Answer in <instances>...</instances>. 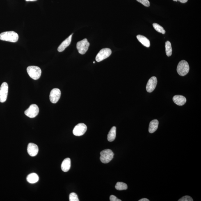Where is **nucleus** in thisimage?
<instances>
[{
  "mask_svg": "<svg viewBox=\"0 0 201 201\" xmlns=\"http://www.w3.org/2000/svg\"><path fill=\"white\" fill-rule=\"evenodd\" d=\"M17 33L13 31H6L0 34V40L5 41L15 42L18 40Z\"/></svg>",
  "mask_w": 201,
  "mask_h": 201,
  "instance_id": "nucleus-1",
  "label": "nucleus"
},
{
  "mask_svg": "<svg viewBox=\"0 0 201 201\" xmlns=\"http://www.w3.org/2000/svg\"><path fill=\"white\" fill-rule=\"evenodd\" d=\"M26 70L28 75L33 79H38L41 76V69L38 66H28Z\"/></svg>",
  "mask_w": 201,
  "mask_h": 201,
  "instance_id": "nucleus-2",
  "label": "nucleus"
},
{
  "mask_svg": "<svg viewBox=\"0 0 201 201\" xmlns=\"http://www.w3.org/2000/svg\"><path fill=\"white\" fill-rule=\"evenodd\" d=\"M190 67L188 62L186 60H181L177 67V72L179 75L184 76L189 72Z\"/></svg>",
  "mask_w": 201,
  "mask_h": 201,
  "instance_id": "nucleus-3",
  "label": "nucleus"
},
{
  "mask_svg": "<svg viewBox=\"0 0 201 201\" xmlns=\"http://www.w3.org/2000/svg\"><path fill=\"white\" fill-rule=\"evenodd\" d=\"M100 155V159L101 162L104 163H107L113 159L114 154L110 149H107L101 151Z\"/></svg>",
  "mask_w": 201,
  "mask_h": 201,
  "instance_id": "nucleus-4",
  "label": "nucleus"
},
{
  "mask_svg": "<svg viewBox=\"0 0 201 201\" xmlns=\"http://www.w3.org/2000/svg\"><path fill=\"white\" fill-rule=\"evenodd\" d=\"M90 43L86 38L78 42L76 44V48L80 54H84L88 50Z\"/></svg>",
  "mask_w": 201,
  "mask_h": 201,
  "instance_id": "nucleus-5",
  "label": "nucleus"
},
{
  "mask_svg": "<svg viewBox=\"0 0 201 201\" xmlns=\"http://www.w3.org/2000/svg\"><path fill=\"white\" fill-rule=\"evenodd\" d=\"M111 53V50L108 48H104L101 49L96 56V60L97 62L102 61L109 57Z\"/></svg>",
  "mask_w": 201,
  "mask_h": 201,
  "instance_id": "nucleus-6",
  "label": "nucleus"
},
{
  "mask_svg": "<svg viewBox=\"0 0 201 201\" xmlns=\"http://www.w3.org/2000/svg\"><path fill=\"white\" fill-rule=\"evenodd\" d=\"M39 109L38 106L36 104L31 105L29 108L25 111V114L30 118H34L38 115Z\"/></svg>",
  "mask_w": 201,
  "mask_h": 201,
  "instance_id": "nucleus-7",
  "label": "nucleus"
},
{
  "mask_svg": "<svg viewBox=\"0 0 201 201\" xmlns=\"http://www.w3.org/2000/svg\"><path fill=\"white\" fill-rule=\"evenodd\" d=\"M8 83L3 82L0 87V102L4 103L8 96Z\"/></svg>",
  "mask_w": 201,
  "mask_h": 201,
  "instance_id": "nucleus-8",
  "label": "nucleus"
},
{
  "mask_svg": "<svg viewBox=\"0 0 201 201\" xmlns=\"http://www.w3.org/2000/svg\"><path fill=\"white\" fill-rule=\"evenodd\" d=\"M86 131V126L84 123H81L75 126L73 131V133L76 136H80L84 135Z\"/></svg>",
  "mask_w": 201,
  "mask_h": 201,
  "instance_id": "nucleus-9",
  "label": "nucleus"
},
{
  "mask_svg": "<svg viewBox=\"0 0 201 201\" xmlns=\"http://www.w3.org/2000/svg\"><path fill=\"white\" fill-rule=\"evenodd\" d=\"M61 91L59 89L54 88L51 90L50 95V99L51 103L56 104L60 98Z\"/></svg>",
  "mask_w": 201,
  "mask_h": 201,
  "instance_id": "nucleus-10",
  "label": "nucleus"
},
{
  "mask_svg": "<svg viewBox=\"0 0 201 201\" xmlns=\"http://www.w3.org/2000/svg\"><path fill=\"white\" fill-rule=\"evenodd\" d=\"M157 84V79L155 76H153L148 80L146 86L147 92H152L153 91Z\"/></svg>",
  "mask_w": 201,
  "mask_h": 201,
  "instance_id": "nucleus-11",
  "label": "nucleus"
},
{
  "mask_svg": "<svg viewBox=\"0 0 201 201\" xmlns=\"http://www.w3.org/2000/svg\"><path fill=\"white\" fill-rule=\"evenodd\" d=\"M27 152L30 156H35L38 153V147L34 143H30L27 147Z\"/></svg>",
  "mask_w": 201,
  "mask_h": 201,
  "instance_id": "nucleus-12",
  "label": "nucleus"
},
{
  "mask_svg": "<svg viewBox=\"0 0 201 201\" xmlns=\"http://www.w3.org/2000/svg\"><path fill=\"white\" fill-rule=\"evenodd\" d=\"M72 35L73 34L62 42L58 48V51H59V52H62V51L65 50L66 48L70 45L71 41H72Z\"/></svg>",
  "mask_w": 201,
  "mask_h": 201,
  "instance_id": "nucleus-13",
  "label": "nucleus"
},
{
  "mask_svg": "<svg viewBox=\"0 0 201 201\" xmlns=\"http://www.w3.org/2000/svg\"><path fill=\"white\" fill-rule=\"evenodd\" d=\"M173 101L177 105L182 106L184 105L186 102V99L184 96L181 95H176L173 97Z\"/></svg>",
  "mask_w": 201,
  "mask_h": 201,
  "instance_id": "nucleus-14",
  "label": "nucleus"
},
{
  "mask_svg": "<svg viewBox=\"0 0 201 201\" xmlns=\"http://www.w3.org/2000/svg\"><path fill=\"white\" fill-rule=\"evenodd\" d=\"M71 167V160L69 158H66L62 162L61 169L64 172L68 171Z\"/></svg>",
  "mask_w": 201,
  "mask_h": 201,
  "instance_id": "nucleus-15",
  "label": "nucleus"
},
{
  "mask_svg": "<svg viewBox=\"0 0 201 201\" xmlns=\"http://www.w3.org/2000/svg\"><path fill=\"white\" fill-rule=\"evenodd\" d=\"M158 125H159V122L157 120L155 119L151 121L149 125V132L152 133L155 132L158 129Z\"/></svg>",
  "mask_w": 201,
  "mask_h": 201,
  "instance_id": "nucleus-16",
  "label": "nucleus"
},
{
  "mask_svg": "<svg viewBox=\"0 0 201 201\" xmlns=\"http://www.w3.org/2000/svg\"><path fill=\"white\" fill-rule=\"evenodd\" d=\"M137 38L140 43L145 47H149L150 46V42L149 39L147 37L141 35H138L137 36Z\"/></svg>",
  "mask_w": 201,
  "mask_h": 201,
  "instance_id": "nucleus-17",
  "label": "nucleus"
},
{
  "mask_svg": "<svg viewBox=\"0 0 201 201\" xmlns=\"http://www.w3.org/2000/svg\"><path fill=\"white\" fill-rule=\"evenodd\" d=\"M26 180L31 184H34L38 182L39 180V177L36 173H32L27 176L26 177Z\"/></svg>",
  "mask_w": 201,
  "mask_h": 201,
  "instance_id": "nucleus-18",
  "label": "nucleus"
},
{
  "mask_svg": "<svg viewBox=\"0 0 201 201\" xmlns=\"http://www.w3.org/2000/svg\"><path fill=\"white\" fill-rule=\"evenodd\" d=\"M116 128L115 126L112 127L108 135L107 139L108 141L111 142L114 140L116 138Z\"/></svg>",
  "mask_w": 201,
  "mask_h": 201,
  "instance_id": "nucleus-19",
  "label": "nucleus"
},
{
  "mask_svg": "<svg viewBox=\"0 0 201 201\" xmlns=\"http://www.w3.org/2000/svg\"><path fill=\"white\" fill-rule=\"evenodd\" d=\"M165 47L167 56L168 57L171 56L172 54V48L171 44L170 42L167 41L165 42Z\"/></svg>",
  "mask_w": 201,
  "mask_h": 201,
  "instance_id": "nucleus-20",
  "label": "nucleus"
},
{
  "mask_svg": "<svg viewBox=\"0 0 201 201\" xmlns=\"http://www.w3.org/2000/svg\"><path fill=\"white\" fill-rule=\"evenodd\" d=\"M115 188L116 189L119 191L126 190L127 189V185L124 183L118 182L115 185Z\"/></svg>",
  "mask_w": 201,
  "mask_h": 201,
  "instance_id": "nucleus-21",
  "label": "nucleus"
},
{
  "mask_svg": "<svg viewBox=\"0 0 201 201\" xmlns=\"http://www.w3.org/2000/svg\"><path fill=\"white\" fill-rule=\"evenodd\" d=\"M153 26L156 31L159 32L160 33L163 34H164L165 33V31L162 26H160L159 25L157 24V23H154L153 24Z\"/></svg>",
  "mask_w": 201,
  "mask_h": 201,
  "instance_id": "nucleus-22",
  "label": "nucleus"
},
{
  "mask_svg": "<svg viewBox=\"0 0 201 201\" xmlns=\"http://www.w3.org/2000/svg\"><path fill=\"white\" fill-rule=\"evenodd\" d=\"M69 201H79L78 195L75 193H72L69 195Z\"/></svg>",
  "mask_w": 201,
  "mask_h": 201,
  "instance_id": "nucleus-23",
  "label": "nucleus"
},
{
  "mask_svg": "<svg viewBox=\"0 0 201 201\" xmlns=\"http://www.w3.org/2000/svg\"><path fill=\"white\" fill-rule=\"evenodd\" d=\"M139 2L141 3L144 6L146 7L150 6V3L148 0H136Z\"/></svg>",
  "mask_w": 201,
  "mask_h": 201,
  "instance_id": "nucleus-24",
  "label": "nucleus"
},
{
  "mask_svg": "<svg viewBox=\"0 0 201 201\" xmlns=\"http://www.w3.org/2000/svg\"><path fill=\"white\" fill-rule=\"evenodd\" d=\"M193 199L191 197L186 195L179 199V201H193Z\"/></svg>",
  "mask_w": 201,
  "mask_h": 201,
  "instance_id": "nucleus-25",
  "label": "nucleus"
},
{
  "mask_svg": "<svg viewBox=\"0 0 201 201\" xmlns=\"http://www.w3.org/2000/svg\"><path fill=\"white\" fill-rule=\"evenodd\" d=\"M110 201H121L122 200H120V199L117 198V197L116 196H115L114 195H111L110 196Z\"/></svg>",
  "mask_w": 201,
  "mask_h": 201,
  "instance_id": "nucleus-26",
  "label": "nucleus"
},
{
  "mask_svg": "<svg viewBox=\"0 0 201 201\" xmlns=\"http://www.w3.org/2000/svg\"><path fill=\"white\" fill-rule=\"evenodd\" d=\"M173 1L176 2L179 1V2H180L182 3H185L188 1V0H173Z\"/></svg>",
  "mask_w": 201,
  "mask_h": 201,
  "instance_id": "nucleus-27",
  "label": "nucleus"
},
{
  "mask_svg": "<svg viewBox=\"0 0 201 201\" xmlns=\"http://www.w3.org/2000/svg\"><path fill=\"white\" fill-rule=\"evenodd\" d=\"M139 201H149V200L148 199L146 198H143L141 199H140V200H139Z\"/></svg>",
  "mask_w": 201,
  "mask_h": 201,
  "instance_id": "nucleus-28",
  "label": "nucleus"
},
{
  "mask_svg": "<svg viewBox=\"0 0 201 201\" xmlns=\"http://www.w3.org/2000/svg\"><path fill=\"white\" fill-rule=\"evenodd\" d=\"M26 1H37V0H26Z\"/></svg>",
  "mask_w": 201,
  "mask_h": 201,
  "instance_id": "nucleus-29",
  "label": "nucleus"
},
{
  "mask_svg": "<svg viewBox=\"0 0 201 201\" xmlns=\"http://www.w3.org/2000/svg\"><path fill=\"white\" fill-rule=\"evenodd\" d=\"M93 63H95V62H94Z\"/></svg>",
  "mask_w": 201,
  "mask_h": 201,
  "instance_id": "nucleus-30",
  "label": "nucleus"
}]
</instances>
